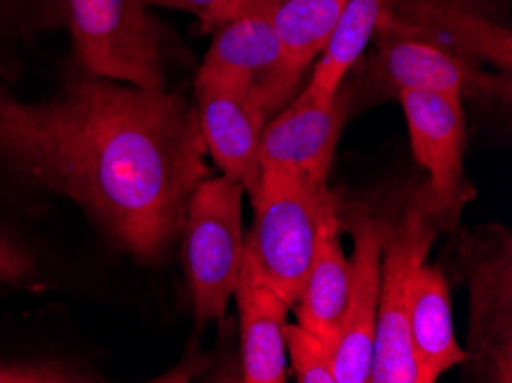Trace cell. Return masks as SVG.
Instances as JSON below:
<instances>
[{"instance_id": "ba28073f", "label": "cell", "mask_w": 512, "mask_h": 383, "mask_svg": "<svg viewBox=\"0 0 512 383\" xmlns=\"http://www.w3.org/2000/svg\"><path fill=\"white\" fill-rule=\"evenodd\" d=\"M375 37L439 46L496 72H512V33L485 0H389Z\"/></svg>"}, {"instance_id": "4fadbf2b", "label": "cell", "mask_w": 512, "mask_h": 383, "mask_svg": "<svg viewBox=\"0 0 512 383\" xmlns=\"http://www.w3.org/2000/svg\"><path fill=\"white\" fill-rule=\"evenodd\" d=\"M196 113L207 154L223 175L251 195L262 175V131L267 117L244 88L219 81H196Z\"/></svg>"}, {"instance_id": "6da1fadb", "label": "cell", "mask_w": 512, "mask_h": 383, "mask_svg": "<svg viewBox=\"0 0 512 383\" xmlns=\"http://www.w3.org/2000/svg\"><path fill=\"white\" fill-rule=\"evenodd\" d=\"M205 156L196 106L166 88L83 69L42 101L0 88V166L76 202L141 264L164 262L180 239Z\"/></svg>"}, {"instance_id": "9a60e30c", "label": "cell", "mask_w": 512, "mask_h": 383, "mask_svg": "<svg viewBox=\"0 0 512 383\" xmlns=\"http://www.w3.org/2000/svg\"><path fill=\"white\" fill-rule=\"evenodd\" d=\"M407 333L416 383H434L441 374L467 361L455 338L451 287L444 273L428 267V262L418 269L411 287Z\"/></svg>"}, {"instance_id": "e0dca14e", "label": "cell", "mask_w": 512, "mask_h": 383, "mask_svg": "<svg viewBox=\"0 0 512 383\" xmlns=\"http://www.w3.org/2000/svg\"><path fill=\"white\" fill-rule=\"evenodd\" d=\"M345 0H278L274 26L281 44V74L292 92L306 69L327 51Z\"/></svg>"}, {"instance_id": "52a82bcc", "label": "cell", "mask_w": 512, "mask_h": 383, "mask_svg": "<svg viewBox=\"0 0 512 383\" xmlns=\"http://www.w3.org/2000/svg\"><path fill=\"white\" fill-rule=\"evenodd\" d=\"M437 232L439 228L428 211L418 202L416 193H411L402 214L391 221L386 234L370 383H416L407 310L416 273L428 262Z\"/></svg>"}, {"instance_id": "44dd1931", "label": "cell", "mask_w": 512, "mask_h": 383, "mask_svg": "<svg viewBox=\"0 0 512 383\" xmlns=\"http://www.w3.org/2000/svg\"><path fill=\"white\" fill-rule=\"evenodd\" d=\"M138 3L145 5L147 10L150 7H168V10L189 12L198 19L205 33H212L235 17L246 0H138Z\"/></svg>"}, {"instance_id": "30bf717a", "label": "cell", "mask_w": 512, "mask_h": 383, "mask_svg": "<svg viewBox=\"0 0 512 383\" xmlns=\"http://www.w3.org/2000/svg\"><path fill=\"white\" fill-rule=\"evenodd\" d=\"M391 218L370 209H349L347 228L354 239L349 260V299L333 347V377L336 383H368L375 349V326L379 306L382 253Z\"/></svg>"}, {"instance_id": "7c38bea8", "label": "cell", "mask_w": 512, "mask_h": 383, "mask_svg": "<svg viewBox=\"0 0 512 383\" xmlns=\"http://www.w3.org/2000/svg\"><path fill=\"white\" fill-rule=\"evenodd\" d=\"M354 90L343 83L322 101L301 90L290 106L278 111L262 131V166H285L317 184H327L340 131L352 111Z\"/></svg>"}, {"instance_id": "5b68a950", "label": "cell", "mask_w": 512, "mask_h": 383, "mask_svg": "<svg viewBox=\"0 0 512 383\" xmlns=\"http://www.w3.org/2000/svg\"><path fill=\"white\" fill-rule=\"evenodd\" d=\"M469 285L467 374L476 381H512V239L485 228L460 244Z\"/></svg>"}, {"instance_id": "5bb4252c", "label": "cell", "mask_w": 512, "mask_h": 383, "mask_svg": "<svg viewBox=\"0 0 512 383\" xmlns=\"http://www.w3.org/2000/svg\"><path fill=\"white\" fill-rule=\"evenodd\" d=\"M232 299H237L242 331V381L283 383L287 377L285 324L292 306L260 278L246 253Z\"/></svg>"}, {"instance_id": "9c48e42d", "label": "cell", "mask_w": 512, "mask_h": 383, "mask_svg": "<svg viewBox=\"0 0 512 383\" xmlns=\"http://www.w3.org/2000/svg\"><path fill=\"white\" fill-rule=\"evenodd\" d=\"M278 0H246L235 17L214 30L196 81H219L244 88L271 120L294 92L281 74V44L274 26Z\"/></svg>"}, {"instance_id": "ffe728a7", "label": "cell", "mask_w": 512, "mask_h": 383, "mask_svg": "<svg viewBox=\"0 0 512 383\" xmlns=\"http://www.w3.org/2000/svg\"><path fill=\"white\" fill-rule=\"evenodd\" d=\"M79 383L97 381L88 370L65 361H0V383Z\"/></svg>"}, {"instance_id": "7a4b0ae2", "label": "cell", "mask_w": 512, "mask_h": 383, "mask_svg": "<svg viewBox=\"0 0 512 383\" xmlns=\"http://www.w3.org/2000/svg\"><path fill=\"white\" fill-rule=\"evenodd\" d=\"M253 228L244 253L265 283L294 306L313 264L317 241L340 228L338 202L327 184L285 166H262L251 193Z\"/></svg>"}, {"instance_id": "7402d4cb", "label": "cell", "mask_w": 512, "mask_h": 383, "mask_svg": "<svg viewBox=\"0 0 512 383\" xmlns=\"http://www.w3.org/2000/svg\"><path fill=\"white\" fill-rule=\"evenodd\" d=\"M37 271L35 257L12 237L0 232V285L21 283Z\"/></svg>"}, {"instance_id": "d6986e66", "label": "cell", "mask_w": 512, "mask_h": 383, "mask_svg": "<svg viewBox=\"0 0 512 383\" xmlns=\"http://www.w3.org/2000/svg\"><path fill=\"white\" fill-rule=\"evenodd\" d=\"M285 351L299 383H336L333 347L301 324H285Z\"/></svg>"}, {"instance_id": "277c9868", "label": "cell", "mask_w": 512, "mask_h": 383, "mask_svg": "<svg viewBox=\"0 0 512 383\" xmlns=\"http://www.w3.org/2000/svg\"><path fill=\"white\" fill-rule=\"evenodd\" d=\"M244 186L230 177H205L191 193L182 225L184 276L200 324L226 315L242 271Z\"/></svg>"}, {"instance_id": "3957f363", "label": "cell", "mask_w": 512, "mask_h": 383, "mask_svg": "<svg viewBox=\"0 0 512 383\" xmlns=\"http://www.w3.org/2000/svg\"><path fill=\"white\" fill-rule=\"evenodd\" d=\"M83 72L166 88L164 28L138 0H51Z\"/></svg>"}, {"instance_id": "ac0fdd59", "label": "cell", "mask_w": 512, "mask_h": 383, "mask_svg": "<svg viewBox=\"0 0 512 383\" xmlns=\"http://www.w3.org/2000/svg\"><path fill=\"white\" fill-rule=\"evenodd\" d=\"M386 5L389 0H345L327 51L317 58L313 78L304 92L322 101L336 95L340 85L345 83L349 69L359 62L370 39L375 37L379 17L384 14Z\"/></svg>"}, {"instance_id": "8992f818", "label": "cell", "mask_w": 512, "mask_h": 383, "mask_svg": "<svg viewBox=\"0 0 512 383\" xmlns=\"http://www.w3.org/2000/svg\"><path fill=\"white\" fill-rule=\"evenodd\" d=\"M395 97L405 113L414 159L428 173V182L414 191L416 198L439 230H451L476 193L464 177L462 97L432 90H400Z\"/></svg>"}, {"instance_id": "2e32d148", "label": "cell", "mask_w": 512, "mask_h": 383, "mask_svg": "<svg viewBox=\"0 0 512 383\" xmlns=\"http://www.w3.org/2000/svg\"><path fill=\"white\" fill-rule=\"evenodd\" d=\"M349 299V260L340 244V228L327 230L317 241L304 287L294 301L297 319L310 333L336 347Z\"/></svg>"}, {"instance_id": "8fae6325", "label": "cell", "mask_w": 512, "mask_h": 383, "mask_svg": "<svg viewBox=\"0 0 512 383\" xmlns=\"http://www.w3.org/2000/svg\"><path fill=\"white\" fill-rule=\"evenodd\" d=\"M368 85L379 97L398 95L400 90H432L510 104L512 95L508 74L487 72L480 62L405 37H377Z\"/></svg>"}]
</instances>
